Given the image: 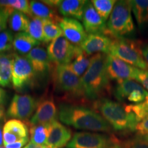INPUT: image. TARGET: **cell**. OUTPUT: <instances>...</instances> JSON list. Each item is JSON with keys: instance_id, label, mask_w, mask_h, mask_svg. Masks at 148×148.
<instances>
[{"instance_id": "cell-1", "label": "cell", "mask_w": 148, "mask_h": 148, "mask_svg": "<svg viewBox=\"0 0 148 148\" xmlns=\"http://www.w3.org/2000/svg\"><path fill=\"white\" fill-rule=\"evenodd\" d=\"M58 117L62 123L76 129L110 132L111 126L103 116L92 109L74 105H61Z\"/></svg>"}, {"instance_id": "cell-2", "label": "cell", "mask_w": 148, "mask_h": 148, "mask_svg": "<svg viewBox=\"0 0 148 148\" xmlns=\"http://www.w3.org/2000/svg\"><path fill=\"white\" fill-rule=\"evenodd\" d=\"M106 56L102 53L92 56L88 69L81 77L84 96L88 99H97L108 88L110 79L106 70Z\"/></svg>"}, {"instance_id": "cell-3", "label": "cell", "mask_w": 148, "mask_h": 148, "mask_svg": "<svg viewBox=\"0 0 148 148\" xmlns=\"http://www.w3.org/2000/svg\"><path fill=\"white\" fill-rule=\"evenodd\" d=\"M97 109L103 118L114 130L121 132L135 131L138 123L136 116L119 103L102 99L97 103Z\"/></svg>"}, {"instance_id": "cell-4", "label": "cell", "mask_w": 148, "mask_h": 148, "mask_svg": "<svg viewBox=\"0 0 148 148\" xmlns=\"http://www.w3.org/2000/svg\"><path fill=\"white\" fill-rule=\"evenodd\" d=\"M130 1H116L106 23V35L115 39L124 38L134 32Z\"/></svg>"}, {"instance_id": "cell-5", "label": "cell", "mask_w": 148, "mask_h": 148, "mask_svg": "<svg viewBox=\"0 0 148 148\" xmlns=\"http://www.w3.org/2000/svg\"><path fill=\"white\" fill-rule=\"evenodd\" d=\"M109 54L121 59L138 69L148 70L140 49H138L135 42L131 40L125 38L112 40Z\"/></svg>"}, {"instance_id": "cell-6", "label": "cell", "mask_w": 148, "mask_h": 148, "mask_svg": "<svg viewBox=\"0 0 148 148\" xmlns=\"http://www.w3.org/2000/svg\"><path fill=\"white\" fill-rule=\"evenodd\" d=\"M56 86L69 96H84L81 77L70 69L68 64L56 65L54 73Z\"/></svg>"}, {"instance_id": "cell-7", "label": "cell", "mask_w": 148, "mask_h": 148, "mask_svg": "<svg viewBox=\"0 0 148 148\" xmlns=\"http://www.w3.org/2000/svg\"><path fill=\"white\" fill-rule=\"evenodd\" d=\"M114 95L119 101H128L138 104L148 99V91L134 79H123L116 82Z\"/></svg>"}, {"instance_id": "cell-8", "label": "cell", "mask_w": 148, "mask_h": 148, "mask_svg": "<svg viewBox=\"0 0 148 148\" xmlns=\"http://www.w3.org/2000/svg\"><path fill=\"white\" fill-rule=\"evenodd\" d=\"M116 139L114 136L93 132H76L67 148H110Z\"/></svg>"}, {"instance_id": "cell-9", "label": "cell", "mask_w": 148, "mask_h": 148, "mask_svg": "<svg viewBox=\"0 0 148 148\" xmlns=\"http://www.w3.org/2000/svg\"><path fill=\"white\" fill-rule=\"evenodd\" d=\"M77 47L62 35L48 45L47 51L51 62L56 65L68 64L75 57Z\"/></svg>"}, {"instance_id": "cell-10", "label": "cell", "mask_w": 148, "mask_h": 148, "mask_svg": "<svg viewBox=\"0 0 148 148\" xmlns=\"http://www.w3.org/2000/svg\"><path fill=\"white\" fill-rule=\"evenodd\" d=\"M38 103L32 96L14 95L7 110V116L13 119L26 120L36 110Z\"/></svg>"}, {"instance_id": "cell-11", "label": "cell", "mask_w": 148, "mask_h": 148, "mask_svg": "<svg viewBox=\"0 0 148 148\" xmlns=\"http://www.w3.org/2000/svg\"><path fill=\"white\" fill-rule=\"evenodd\" d=\"M106 70L109 79H114L117 82L123 79L135 80L139 69L130 65L121 59L107 54Z\"/></svg>"}, {"instance_id": "cell-12", "label": "cell", "mask_w": 148, "mask_h": 148, "mask_svg": "<svg viewBox=\"0 0 148 148\" xmlns=\"http://www.w3.org/2000/svg\"><path fill=\"white\" fill-rule=\"evenodd\" d=\"M32 64L27 57L14 54L12 82L14 88L19 89L31 82L34 75Z\"/></svg>"}, {"instance_id": "cell-13", "label": "cell", "mask_w": 148, "mask_h": 148, "mask_svg": "<svg viewBox=\"0 0 148 148\" xmlns=\"http://www.w3.org/2000/svg\"><path fill=\"white\" fill-rule=\"evenodd\" d=\"M58 24L63 36L74 45L80 46L88 36L83 25L75 18H62Z\"/></svg>"}, {"instance_id": "cell-14", "label": "cell", "mask_w": 148, "mask_h": 148, "mask_svg": "<svg viewBox=\"0 0 148 148\" xmlns=\"http://www.w3.org/2000/svg\"><path fill=\"white\" fill-rule=\"evenodd\" d=\"M82 21L85 31L88 34H106V21L98 14L91 1H87L85 5Z\"/></svg>"}, {"instance_id": "cell-15", "label": "cell", "mask_w": 148, "mask_h": 148, "mask_svg": "<svg viewBox=\"0 0 148 148\" xmlns=\"http://www.w3.org/2000/svg\"><path fill=\"white\" fill-rule=\"evenodd\" d=\"M71 131L56 120L49 123V132L45 147L62 148L69 143Z\"/></svg>"}, {"instance_id": "cell-16", "label": "cell", "mask_w": 148, "mask_h": 148, "mask_svg": "<svg viewBox=\"0 0 148 148\" xmlns=\"http://www.w3.org/2000/svg\"><path fill=\"white\" fill-rule=\"evenodd\" d=\"M112 42V40L104 34H90L79 47L88 56L99 53L109 54Z\"/></svg>"}, {"instance_id": "cell-17", "label": "cell", "mask_w": 148, "mask_h": 148, "mask_svg": "<svg viewBox=\"0 0 148 148\" xmlns=\"http://www.w3.org/2000/svg\"><path fill=\"white\" fill-rule=\"evenodd\" d=\"M57 109L54 101L51 99H47L41 101L37 106L36 112L30 119L32 125H47L56 120Z\"/></svg>"}, {"instance_id": "cell-18", "label": "cell", "mask_w": 148, "mask_h": 148, "mask_svg": "<svg viewBox=\"0 0 148 148\" xmlns=\"http://www.w3.org/2000/svg\"><path fill=\"white\" fill-rule=\"evenodd\" d=\"M35 73H45L50 69L51 61L44 48L36 47L26 56Z\"/></svg>"}, {"instance_id": "cell-19", "label": "cell", "mask_w": 148, "mask_h": 148, "mask_svg": "<svg viewBox=\"0 0 148 148\" xmlns=\"http://www.w3.org/2000/svg\"><path fill=\"white\" fill-rule=\"evenodd\" d=\"M87 1L85 0H64L58 6L59 12L66 17L71 16L77 20H82L84 6Z\"/></svg>"}, {"instance_id": "cell-20", "label": "cell", "mask_w": 148, "mask_h": 148, "mask_svg": "<svg viewBox=\"0 0 148 148\" xmlns=\"http://www.w3.org/2000/svg\"><path fill=\"white\" fill-rule=\"evenodd\" d=\"M38 45L40 42L33 38L27 32H18L14 37L13 49L21 55H27Z\"/></svg>"}, {"instance_id": "cell-21", "label": "cell", "mask_w": 148, "mask_h": 148, "mask_svg": "<svg viewBox=\"0 0 148 148\" xmlns=\"http://www.w3.org/2000/svg\"><path fill=\"white\" fill-rule=\"evenodd\" d=\"M14 53H0V86H8L12 82Z\"/></svg>"}, {"instance_id": "cell-22", "label": "cell", "mask_w": 148, "mask_h": 148, "mask_svg": "<svg viewBox=\"0 0 148 148\" xmlns=\"http://www.w3.org/2000/svg\"><path fill=\"white\" fill-rule=\"evenodd\" d=\"M31 11L33 16L42 19H47L59 23L61 18L58 15L53 8L46 5L43 2L37 1H29Z\"/></svg>"}, {"instance_id": "cell-23", "label": "cell", "mask_w": 148, "mask_h": 148, "mask_svg": "<svg viewBox=\"0 0 148 148\" xmlns=\"http://www.w3.org/2000/svg\"><path fill=\"white\" fill-rule=\"evenodd\" d=\"M131 8L136 18L138 26L140 29L148 25V0L130 1Z\"/></svg>"}, {"instance_id": "cell-24", "label": "cell", "mask_w": 148, "mask_h": 148, "mask_svg": "<svg viewBox=\"0 0 148 148\" xmlns=\"http://www.w3.org/2000/svg\"><path fill=\"white\" fill-rule=\"evenodd\" d=\"M90 63V58H88V55L78 46L75 57L71 62L68 64V66L77 75L82 77L88 69Z\"/></svg>"}, {"instance_id": "cell-25", "label": "cell", "mask_w": 148, "mask_h": 148, "mask_svg": "<svg viewBox=\"0 0 148 148\" xmlns=\"http://www.w3.org/2000/svg\"><path fill=\"white\" fill-rule=\"evenodd\" d=\"M30 20L26 14L17 10H14L8 18V24L10 29L14 32H27Z\"/></svg>"}, {"instance_id": "cell-26", "label": "cell", "mask_w": 148, "mask_h": 148, "mask_svg": "<svg viewBox=\"0 0 148 148\" xmlns=\"http://www.w3.org/2000/svg\"><path fill=\"white\" fill-rule=\"evenodd\" d=\"M3 131L16 135L20 138L28 137V129L27 125L18 119H10L5 123Z\"/></svg>"}, {"instance_id": "cell-27", "label": "cell", "mask_w": 148, "mask_h": 148, "mask_svg": "<svg viewBox=\"0 0 148 148\" xmlns=\"http://www.w3.org/2000/svg\"><path fill=\"white\" fill-rule=\"evenodd\" d=\"M29 132L31 142L45 147L49 132V124L32 125Z\"/></svg>"}, {"instance_id": "cell-28", "label": "cell", "mask_w": 148, "mask_h": 148, "mask_svg": "<svg viewBox=\"0 0 148 148\" xmlns=\"http://www.w3.org/2000/svg\"><path fill=\"white\" fill-rule=\"evenodd\" d=\"M44 42H51L56 38L62 36V31L57 22L43 19Z\"/></svg>"}, {"instance_id": "cell-29", "label": "cell", "mask_w": 148, "mask_h": 148, "mask_svg": "<svg viewBox=\"0 0 148 148\" xmlns=\"http://www.w3.org/2000/svg\"><path fill=\"white\" fill-rule=\"evenodd\" d=\"M0 6L19 11L26 15L33 17L29 1L27 0H2L0 1Z\"/></svg>"}, {"instance_id": "cell-30", "label": "cell", "mask_w": 148, "mask_h": 148, "mask_svg": "<svg viewBox=\"0 0 148 148\" xmlns=\"http://www.w3.org/2000/svg\"><path fill=\"white\" fill-rule=\"evenodd\" d=\"M91 2L98 14L104 21L108 19L115 5V0H92Z\"/></svg>"}, {"instance_id": "cell-31", "label": "cell", "mask_w": 148, "mask_h": 148, "mask_svg": "<svg viewBox=\"0 0 148 148\" xmlns=\"http://www.w3.org/2000/svg\"><path fill=\"white\" fill-rule=\"evenodd\" d=\"M26 32L38 42H44L43 19L33 16L29 21L28 29Z\"/></svg>"}, {"instance_id": "cell-32", "label": "cell", "mask_w": 148, "mask_h": 148, "mask_svg": "<svg viewBox=\"0 0 148 148\" xmlns=\"http://www.w3.org/2000/svg\"><path fill=\"white\" fill-rule=\"evenodd\" d=\"M125 106L127 111L134 114L138 122L148 116V99L138 104H130Z\"/></svg>"}, {"instance_id": "cell-33", "label": "cell", "mask_w": 148, "mask_h": 148, "mask_svg": "<svg viewBox=\"0 0 148 148\" xmlns=\"http://www.w3.org/2000/svg\"><path fill=\"white\" fill-rule=\"evenodd\" d=\"M13 36L11 32L4 30L0 33V53L8 51L13 48Z\"/></svg>"}, {"instance_id": "cell-34", "label": "cell", "mask_w": 148, "mask_h": 148, "mask_svg": "<svg viewBox=\"0 0 148 148\" xmlns=\"http://www.w3.org/2000/svg\"><path fill=\"white\" fill-rule=\"evenodd\" d=\"M14 10L11 8L0 6V33L6 28L9 16Z\"/></svg>"}, {"instance_id": "cell-35", "label": "cell", "mask_w": 148, "mask_h": 148, "mask_svg": "<svg viewBox=\"0 0 148 148\" xmlns=\"http://www.w3.org/2000/svg\"><path fill=\"white\" fill-rule=\"evenodd\" d=\"M135 131L140 137L148 135V116L138 122L135 127Z\"/></svg>"}, {"instance_id": "cell-36", "label": "cell", "mask_w": 148, "mask_h": 148, "mask_svg": "<svg viewBox=\"0 0 148 148\" xmlns=\"http://www.w3.org/2000/svg\"><path fill=\"white\" fill-rule=\"evenodd\" d=\"M135 81L141 84L148 91V70L139 69Z\"/></svg>"}, {"instance_id": "cell-37", "label": "cell", "mask_w": 148, "mask_h": 148, "mask_svg": "<svg viewBox=\"0 0 148 148\" xmlns=\"http://www.w3.org/2000/svg\"><path fill=\"white\" fill-rule=\"evenodd\" d=\"M27 141H28V137L24 138L15 142V143L5 145L4 147L5 148H22L24 145H25V144L27 143Z\"/></svg>"}, {"instance_id": "cell-38", "label": "cell", "mask_w": 148, "mask_h": 148, "mask_svg": "<svg viewBox=\"0 0 148 148\" xmlns=\"http://www.w3.org/2000/svg\"><path fill=\"white\" fill-rule=\"evenodd\" d=\"M131 148H148V141L140 138L134 141Z\"/></svg>"}, {"instance_id": "cell-39", "label": "cell", "mask_w": 148, "mask_h": 148, "mask_svg": "<svg viewBox=\"0 0 148 148\" xmlns=\"http://www.w3.org/2000/svg\"><path fill=\"white\" fill-rule=\"evenodd\" d=\"M129 147L130 145L128 143L122 142L116 138L113 145L111 146L110 148H129Z\"/></svg>"}, {"instance_id": "cell-40", "label": "cell", "mask_w": 148, "mask_h": 148, "mask_svg": "<svg viewBox=\"0 0 148 148\" xmlns=\"http://www.w3.org/2000/svg\"><path fill=\"white\" fill-rule=\"evenodd\" d=\"M42 2L44 3H45L46 5H49V7H51V8H56V7H58L60 5V3H61V1L60 0H48V1H42Z\"/></svg>"}, {"instance_id": "cell-41", "label": "cell", "mask_w": 148, "mask_h": 148, "mask_svg": "<svg viewBox=\"0 0 148 148\" xmlns=\"http://www.w3.org/2000/svg\"><path fill=\"white\" fill-rule=\"evenodd\" d=\"M140 51H141L142 56H143L144 60L147 63L148 67V45H146L144 47L140 48Z\"/></svg>"}, {"instance_id": "cell-42", "label": "cell", "mask_w": 148, "mask_h": 148, "mask_svg": "<svg viewBox=\"0 0 148 148\" xmlns=\"http://www.w3.org/2000/svg\"><path fill=\"white\" fill-rule=\"evenodd\" d=\"M6 99V92L3 88H0V106L3 105Z\"/></svg>"}, {"instance_id": "cell-43", "label": "cell", "mask_w": 148, "mask_h": 148, "mask_svg": "<svg viewBox=\"0 0 148 148\" xmlns=\"http://www.w3.org/2000/svg\"><path fill=\"white\" fill-rule=\"evenodd\" d=\"M44 147H45V146L37 145V144L34 143L30 141L26 146H25V147H24L23 148H44Z\"/></svg>"}, {"instance_id": "cell-44", "label": "cell", "mask_w": 148, "mask_h": 148, "mask_svg": "<svg viewBox=\"0 0 148 148\" xmlns=\"http://www.w3.org/2000/svg\"><path fill=\"white\" fill-rule=\"evenodd\" d=\"M3 143V130H2V125L0 123V147Z\"/></svg>"}, {"instance_id": "cell-45", "label": "cell", "mask_w": 148, "mask_h": 148, "mask_svg": "<svg viewBox=\"0 0 148 148\" xmlns=\"http://www.w3.org/2000/svg\"><path fill=\"white\" fill-rule=\"evenodd\" d=\"M4 106H3V105L0 106V119L3 117V114H4Z\"/></svg>"}, {"instance_id": "cell-46", "label": "cell", "mask_w": 148, "mask_h": 148, "mask_svg": "<svg viewBox=\"0 0 148 148\" xmlns=\"http://www.w3.org/2000/svg\"><path fill=\"white\" fill-rule=\"evenodd\" d=\"M140 138H143V139L148 141V135H146V136H143V137H140Z\"/></svg>"}, {"instance_id": "cell-47", "label": "cell", "mask_w": 148, "mask_h": 148, "mask_svg": "<svg viewBox=\"0 0 148 148\" xmlns=\"http://www.w3.org/2000/svg\"><path fill=\"white\" fill-rule=\"evenodd\" d=\"M0 148H5V147H0Z\"/></svg>"}, {"instance_id": "cell-48", "label": "cell", "mask_w": 148, "mask_h": 148, "mask_svg": "<svg viewBox=\"0 0 148 148\" xmlns=\"http://www.w3.org/2000/svg\"><path fill=\"white\" fill-rule=\"evenodd\" d=\"M44 148H49V147H45Z\"/></svg>"}]
</instances>
